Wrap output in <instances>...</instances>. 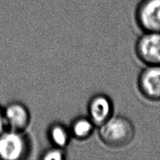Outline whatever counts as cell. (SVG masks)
Masks as SVG:
<instances>
[{"instance_id": "6da1fadb", "label": "cell", "mask_w": 160, "mask_h": 160, "mask_svg": "<svg viewBox=\"0 0 160 160\" xmlns=\"http://www.w3.org/2000/svg\"><path fill=\"white\" fill-rule=\"evenodd\" d=\"M98 128L101 141L110 148H123L131 144L135 136L134 123L123 116H112Z\"/></svg>"}, {"instance_id": "7a4b0ae2", "label": "cell", "mask_w": 160, "mask_h": 160, "mask_svg": "<svg viewBox=\"0 0 160 160\" xmlns=\"http://www.w3.org/2000/svg\"><path fill=\"white\" fill-rule=\"evenodd\" d=\"M31 151L30 140L24 131L6 128L0 134V159L23 160Z\"/></svg>"}, {"instance_id": "3957f363", "label": "cell", "mask_w": 160, "mask_h": 160, "mask_svg": "<svg viewBox=\"0 0 160 160\" xmlns=\"http://www.w3.org/2000/svg\"><path fill=\"white\" fill-rule=\"evenodd\" d=\"M135 51L145 66H160V32H143L136 42Z\"/></svg>"}, {"instance_id": "277c9868", "label": "cell", "mask_w": 160, "mask_h": 160, "mask_svg": "<svg viewBox=\"0 0 160 160\" xmlns=\"http://www.w3.org/2000/svg\"><path fill=\"white\" fill-rule=\"evenodd\" d=\"M135 18L143 32H160V0H141Z\"/></svg>"}, {"instance_id": "5b68a950", "label": "cell", "mask_w": 160, "mask_h": 160, "mask_svg": "<svg viewBox=\"0 0 160 160\" xmlns=\"http://www.w3.org/2000/svg\"><path fill=\"white\" fill-rule=\"evenodd\" d=\"M138 86L146 99L160 102V66H146L139 73Z\"/></svg>"}, {"instance_id": "8992f818", "label": "cell", "mask_w": 160, "mask_h": 160, "mask_svg": "<svg viewBox=\"0 0 160 160\" xmlns=\"http://www.w3.org/2000/svg\"><path fill=\"white\" fill-rule=\"evenodd\" d=\"M113 110L112 99L105 94L95 95L88 104V117L98 128L113 116Z\"/></svg>"}, {"instance_id": "52a82bcc", "label": "cell", "mask_w": 160, "mask_h": 160, "mask_svg": "<svg viewBox=\"0 0 160 160\" xmlns=\"http://www.w3.org/2000/svg\"><path fill=\"white\" fill-rule=\"evenodd\" d=\"M3 116L6 128L24 131L31 121L29 109L23 103L12 102L3 108Z\"/></svg>"}, {"instance_id": "ba28073f", "label": "cell", "mask_w": 160, "mask_h": 160, "mask_svg": "<svg viewBox=\"0 0 160 160\" xmlns=\"http://www.w3.org/2000/svg\"><path fill=\"white\" fill-rule=\"evenodd\" d=\"M96 126L88 116H81L73 120L69 129L72 138L78 141L88 139L93 134Z\"/></svg>"}, {"instance_id": "9c48e42d", "label": "cell", "mask_w": 160, "mask_h": 160, "mask_svg": "<svg viewBox=\"0 0 160 160\" xmlns=\"http://www.w3.org/2000/svg\"><path fill=\"white\" fill-rule=\"evenodd\" d=\"M48 138L53 146L66 148L72 138L69 127L59 122L52 123L48 129Z\"/></svg>"}, {"instance_id": "30bf717a", "label": "cell", "mask_w": 160, "mask_h": 160, "mask_svg": "<svg viewBox=\"0 0 160 160\" xmlns=\"http://www.w3.org/2000/svg\"><path fill=\"white\" fill-rule=\"evenodd\" d=\"M67 158L65 148H59V147L52 146L48 149L45 150L41 156V159L42 160H62Z\"/></svg>"}, {"instance_id": "8fae6325", "label": "cell", "mask_w": 160, "mask_h": 160, "mask_svg": "<svg viewBox=\"0 0 160 160\" xmlns=\"http://www.w3.org/2000/svg\"><path fill=\"white\" fill-rule=\"evenodd\" d=\"M6 129V122H5L4 116H3V108L0 106V134Z\"/></svg>"}]
</instances>
